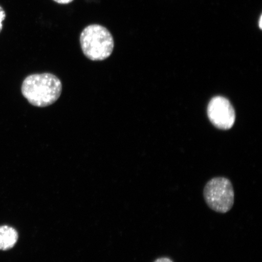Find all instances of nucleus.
<instances>
[{
	"label": "nucleus",
	"mask_w": 262,
	"mask_h": 262,
	"mask_svg": "<svg viewBox=\"0 0 262 262\" xmlns=\"http://www.w3.org/2000/svg\"><path fill=\"white\" fill-rule=\"evenodd\" d=\"M21 93L32 105L49 106L60 98L62 93L61 81L51 73L32 74L23 82Z\"/></svg>",
	"instance_id": "nucleus-1"
},
{
	"label": "nucleus",
	"mask_w": 262,
	"mask_h": 262,
	"mask_svg": "<svg viewBox=\"0 0 262 262\" xmlns=\"http://www.w3.org/2000/svg\"><path fill=\"white\" fill-rule=\"evenodd\" d=\"M82 51L90 60L103 61L112 54L114 41L112 34L105 27L99 25L87 26L80 37Z\"/></svg>",
	"instance_id": "nucleus-2"
},
{
	"label": "nucleus",
	"mask_w": 262,
	"mask_h": 262,
	"mask_svg": "<svg viewBox=\"0 0 262 262\" xmlns=\"http://www.w3.org/2000/svg\"><path fill=\"white\" fill-rule=\"evenodd\" d=\"M234 190L230 180L225 177H215L206 183L204 198L206 204L216 212L226 214L234 204Z\"/></svg>",
	"instance_id": "nucleus-3"
},
{
	"label": "nucleus",
	"mask_w": 262,
	"mask_h": 262,
	"mask_svg": "<svg viewBox=\"0 0 262 262\" xmlns=\"http://www.w3.org/2000/svg\"><path fill=\"white\" fill-rule=\"evenodd\" d=\"M208 115L212 123L219 129H229L234 125L235 111L227 98H213L209 103Z\"/></svg>",
	"instance_id": "nucleus-4"
},
{
	"label": "nucleus",
	"mask_w": 262,
	"mask_h": 262,
	"mask_svg": "<svg viewBox=\"0 0 262 262\" xmlns=\"http://www.w3.org/2000/svg\"><path fill=\"white\" fill-rule=\"evenodd\" d=\"M6 17V12L4 9L0 6V32H2L3 28V21L5 20Z\"/></svg>",
	"instance_id": "nucleus-6"
},
{
	"label": "nucleus",
	"mask_w": 262,
	"mask_h": 262,
	"mask_svg": "<svg viewBox=\"0 0 262 262\" xmlns=\"http://www.w3.org/2000/svg\"><path fill=\"white\" fill-rule=\"evenodd\" d=\"M54 2L61 5H67L74 1V0H54Z\"/></svg>",
	"instance_id": "nucleus-8"
},
{
	"label": "nucleus",
	"mask_w": 262,
	"mask_h": 262,
	"mask_svg": "<svg viewBox=\"0 0 262 262\" xmlns=\"http://www.w3.org/2000/svg\"><path fill=\"white\" fill-rule=\"evenodd\" d=\"M154 262H174L171 258L167 257H162L157 258Z\"/></svg>",
	"instance_id": "nucleus-7"
},
{
	"label": "nucleus",
	"mask_w": 262,
	"mask_h": 262,
	"mask_svg": "<svg viewBox=\"0 0 262 262\" xmlns=\"http://www.w3.org/2000/svg\"><path fill=\"white\" fill-rule=\"evenodd\" d=\"M18 234L14 228L7 225L0 226V250L7 251L14 247Z\"/></svg>",
	"instance_id": "nucleus-5"
},
{
	"label": "nucleus",
	"mask_w": 262,
	"mask_h": 262,
	"mask_svg": "<svg viewBox=\"0 0 262 262\" xmlns=\"http://www.w3.org/2000/svg\"><path fill=\"white\" fill-rule=\"evenodd\" d=\"M261 21H262V15H261L260 16V18H259V23H258V26H259V28L260 29V30H262Z\"/></svg>",
	"instance_id": "nucleus-9"
}]
</instances>
